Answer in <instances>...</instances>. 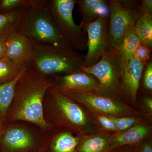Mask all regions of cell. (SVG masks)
<instances>
[{"label": "cell", "instance_id": "14", "mask_svg": "<svg viewBox=\"0 0 152 152\" xmlns=\"http://www.w3.org/2000/svg\"><path fill=\"white\" fill-rule=\"evenodd\" d=\"M80 137L65 128L54 127L41 138L49 152H77Z\"/></svg>", "mask_w": 152, "mask_h": 152}, {"label": "cell", "instance_id": "33", "mask_svg": "<svg viewBox=\"0 0 152 152\" xmlns=\"http://www.w3.org/2000/svg\"><path fill=\"white\" fill-rule=\"evenodd\" d=\"M10 124L7 121H4L0 118V139Z\"/></svg>", "mask_w": 152, "mask_h": 152}, {"label": "cell", "instance_id": "7", "mask_svg": "<svg viewBox=\"0 0 152 152\" xmlns=\"http://www.w3.org/2000/svg\"><path fill=\"white\" fill-rule=\"evenodd\" d=\"M140 1L110 0L109 47L117 48L122 42L125 36L139 18Z\"/></svg>", "mask_w": 152, "mask_h": 152}, {"label": "cell", "instance_id": "32", "mask_svg": "<svg viewBox=\"0 0 152 152\" xmlns=\"http://www.w3.org/2000/svg\"><path fill=\"white\" fill-rule=\"evenodd\" d=\"M110 152H137L135 145H126L120 147Z\"/></svg>", "mask_w": 152, "mask_h": 152}, {"label": "cell", "instance_id": "18", "mask_svg": "<svg viewBox=\"0 0 152 152\" xmlns=\"http://www.w3.org/2000/svg\"><path fill=\"white\" fill-rule=\"evenodd\" d=\"M140 43V41L134 26L128 31L119 46L114 48L118 54L121 70L128 60L133 56L134 52Z\"/></svg>", "mask_w": 152, "mask_h": 152}, {"label": "cell", "instance_id": "31", "mask_svg": "<svg viewBox=\"0 0 152 152\" xmlns=\"http://www.w3.org/2000/svg\"><path fill=\"white\" fill-rule=\"evenodd\" d=\"M7 35L0 34V58L6 56V42Z\"/></svg>", "mask_w": 152, "mask_h": 152}, {"label": "cell", "instance_id": "15", "mask_svg": "<svg viewBox=\"0 0 152 152\" xmlns=\"http://www.w3.org/2000/svg\"><path fill=\"white\" fill-rule=\"evenodd\" d=\"M152 130L151 124L148 120L124 132L112 133L110 136L111 151L124 146L135 145L151 137Z\"/></svg>", "mask_w": 152, "mask_h": 152}, {"label": "cell", "instance_id": "22", "mask_svg": "<svg viewBox=\"0 0 152 152\" xmlns=\"http://www.w3.org/2000/svg\"><path fill=\"white\" fill-rule=\"evenodd\" d=\"M5 56L0 58V84L13 80L25 68Z\"/></svg>", "mask_w": 152, "mask_h": 152}, {"label": "cell", "instance_id": "4", "mask_svg": "<svg viewBox=\"0 0 152 152\" xmlns=\"http://www.w3.org/2000/svg\"><path fill=\"white\" fill-rule=\"evenodd\" d=\"M16 30L34 42L69 47L57 28L48 0L40 4L30 8Z\"/></svg>", "mask_w": 152, "mask_h": 152}, {"label": "cell", "instance_id": "28", "mask_svg": "<svg viewBox=\"0 0 152 152\" xmlns=\"http://www.w3.org/2000/svg\"><path fill=\"white\" fill-rule=\"evenodd\" d=\"M146 15H152V0H142L139 9V18Z\"/></svg>", "mask_w": 152, "mask_h": 152}, {"label": "cell", "instance_id": "17", "mask_svg": "<svg viewBox=\"0 0 152 152\" xmlns=\"http://www.w3.org/2000/svg\"><path fill=\"white\" fill-rule=\"evenodd\" d=\"M111 134L102 130L81 136L77 152H110Z\"/></svg>", "mask_w": 152, "mask_h": 152}, {"label": "cell", "instance_id": "6", "mask_svg": "<svg viewBox=\"0 0 152 152\" xmlns=\"http://www.w3.org/2000/svg\"><path fill=\"white\" fill-rule=\"evenodd\" d=\"M61 91L90 114H102L113 117H149L126 103L121 96H107L94 93Z\"/></svg>", "mask_w": 152, "mask_h": 152}, {"label": "cell", "instance_id": "11", "mask_svg": "<svg viewBox=\"0 0 152 152\" xmlns=\"http://www.w3.org/2000/svg\"><path fill=\"white\" fill-rule=\"evenodd\" d=\"M37 136L24 125L10 124L0 139V149L3 152H22L32 148Z\"/></svg>", "mask_w": 152, "mask_h": 152}, {"label": "cell", "instance_id": "29", "mask_svg": "<svg viewBox=\"0 0 152 152\" xmlns=\"http://www.w3.org/2000/svg\"><path fill=\"white\" fill-rule=\"evenodd\" d=\"M137 152H152V138H148L135 145Z\"/></svg>", "mask_w": 152, "mask_h": 152}, {"label": "cell", "instance_id": "26", "mask_svg": "<svg viewBox=\"0 0 152 152\" xmlns=\"http://www.w3.org/2000/svg\"><path fill=\"white\" fill-rule=\"evenodd\" d=\"M151 51L152 48L140 42L134 52L133 56L140 62L145 66L151 60Z\"/></svg>", "mask_w": 152, "mask_h": 152}, {"label": "cell", "instance_id": "5", "mask_svg": "<svg viewBox=\"0 0 152 152\" xmlns=\"http://www.w3.org/2000/svg\"><path fill=\"white\" fill-rule=\"evenodd\" d=\"M49 8L62 38L66 44L77 51L87 50L88 35L81 25L73 18L76 0H48Z\"/></svg>", "mask_w": 152, "mask_h": 152}, {"label": "cell", "instance_id": "8", "mask_svg": "<svg viewBox=\"0 0 152 152\" xmlns=\"http://www.w3.org/2000/svg\"><path fill=\"white\" fill-rule=\"evenodd\" d=\"M81 71L91 74L97 79L100 84L98 94L120 96L121 66L118 52L114 48L109 47L97 64L89 67H82Z\"/></svg>", "mask_w": 152, "mask_h": 152}, {"label": "cell", "instance_id": "19", "mask_svg": "<svg viewBox=\"0 0 152 152\" xmlns=\"http://www.w3.org/2000/svg\"><path fill=\"white\" fill-rule=\"evenodd\" d=\"M25 68L13 80L0 84V118L4 121H7L8 113L13 101L16 85Z\"/></svg>", "mask_w": 152, "mask_h": 152}, {"label": "cell", "instance_id": "27", "mask_svg": "<svg viewBox=\"0 0 152 152\" xmlns=\"http://www.w3.org/2000/svg\"><path fill=\"white\" fill-rule=\"evenodd\" d=\"M143 86L147 92L152 91V62L150 60L144 68L143 72Z\"/></svg>", "mask_w": 152, "mask_h": 152}, {"label": "cell", "instance_id": "30", "mask_svg": "<svg viewBox=\"0 0 152 152\" xmlns=\"http://www.w3.org/2000/svg\"><path fill=\"white\" fill-rule=\"evenodd\" d=\"M142 102L144 109L145 110L146 115L152 118V97L148 95L144 96L142 99Z\"/></svg>", "mask_w": 152, "mask_h": 152}, {"label": "cell", "instance_id": "10", "mask_svg": "<svg viewBox=\"0 0 152 152\" xmlns=\"http://www.w3.org/2000/svg\"><path fill=\"white\" fill-rule=\"evenodd\" d=\"M145 67L132 56L122 69L120 80V96L126 103L137 110L139 107L137 97Z\"/></svg>", "mask_w": 152, "mask_h": 152}, {"label": "cell", "instance_id": "25", "mask_svg": "<svg viewBox=\"0 0 152 152\" xmlns=\"http://www.w3.org/2000/svg\"><path fill=\"white\" fill-rule=\"evenodd\" d=\"M90 114L99 129L110 133L117 132L115 123L112 117L102 114Z\"/></svg>", "mask_w": 152, "mask_h": 152}, {"label": "cell", "instance_id": "16", "mask_svg": "<svg viewBox=\"0 0 152 152\" xmlns=\"http://www.w3.org/2000/svg\"><path fill=\"white\" fill-rule=\"evenodd\" d=\"M81 17L80 24L86 31L88 25L99 18L109 17L108 2L105 0H76Z\"/></svg>", "mask_w": 152, "mask_h": 152}, {"label": "cell", "instance_id": "3", "mask_svg": "<svg viewBox=\"0 0 152 152\" xmlns=\"http://www.w3.org/2000/svg\"><path fill=\"white\" fill-rule=\"evenodd\" d=\"M31 66L42 75L52 77L81 71L85 55L68 47L37 43Z\"/></svg>", "mask_w": 152, "mask_h": 152}, {"label": "cell", "instance_id": "13", "mask_svg": "<svg viewBox=\"0 0 152 152\" xmlns=\"http://www.w3.org/2000/svg\"><path fill=\"white\" fill-rule=\"evenodd\" d=\"M50 78L51 86L61 91L99 94L100 84L97 79L83 71Z\"/></svg>", "mask_w": 152, "mask_h": 152}, {"label": "cell", "instance_id": "24", "mask_svg": "<svg viewBox=\"0 0 152 152\" xmlns=\"http://www.w3.org/2000/svg\"><path fill=\"white\" fill-rule=\"evenodd\" d=\"M112 117L115 123L117 132H121L126 130L136 125L145 121L148 118H151L150 117L147 116Z\"/></svg>", "mask_w": 152, "mask_h": 152}, {"label": "cell", "instance_id": "1", "mask_svg": "<svg viewBox=\"0 0 152 152\" xmlns=\"http://www.w3.org/2000/svg\"><path fill=\"white\" fill-rule=\"evenodd\" d=\"M51 85L50 77L42 75L31 66H26L16 85L13 101L7 116L9 124L27 122L36 125L44 133L54 127L47 123L43 115L44 98Z\"/></svg>", "mask_w": 152, "mask_h": 152}, {"label": "cell", "instance_id": "9", "mask_svg": "<svg viewBox=\"0 0 152 152\" xmlns=\"http://www.w3.org/2000/svg\"><path fill=\"white\" fill-rule=\"evenodd\" d=\"M109 24V17H102L87 27L88 52L83 67H89L97 64L108 48Z\"/></svg>", "mask_w": 152, "mask_h": 152}, {"label": "cell", "instance_id": "20", "mask_svg": "<svg viewBox=\"0 0 152 152\" xmlns=\"http://www.w3.org/2000/svg\"><path fill=\"white\" fill-rule=\"evenodd\" d=\"M29 8L19 9L7 13L0 14V34H8L13 30H16Z\"/></svg>", "mask_w": 152, "mask_h": 152}, {"label": "cell", "instance_id": "21", "mask_svg": "<svg viewBox=\"0 0 152 152\" xmlns=\"http://www.w3.org/2000/svg\"><path fill=\"white\" fill-rule=\"evenodd\" d=\"M134 28L141 42L152 48V15H146L139 18L136 21Z\"/></svg>", "mask_w": 152, "mask_h": 152}, {"label": "cell", "instance_id": "23", "mask_svg": "<svg viewBox=\"0 0 152 152\" xmlns=\"http://www.w3.org/2000/svg\"><path fill=\"white\" fill-rule=\"evenodd\" d=\"M45 0H0V14L10 12L18 9L37 6Z\"/></svg>", "mask_w": 152, "mask_h": 152}, {"label": "cell", "instance_id": "12", "mask_svg": "<svg viewBox=\"0 0 152 152\" xmlns=\"http://www.w3.org/2000/svg\"><path fill=\"white\" fill-rule=\"evenodd\" d=\"M6 56L19 65L31 66L34 60V48L32 41L16 30L7 35Z\"/></svg>", "mask_w": 152, "mask_h": 152}, {"label": "cell", "instance_id": "2", "mask_svg": "<svg viewBox=\"0 0 152 152\" xmlns=\"http://www.w3.org/2000/svg\"><path fill=\"white\" fill-rule=\"evenodd\" d=\"M43 115L49 124L65 128L78 136L101 130L84 108L51 85L44 98Z\"/></svg>", "mask_w": 152, "mask_h": 152}]
</instances>
